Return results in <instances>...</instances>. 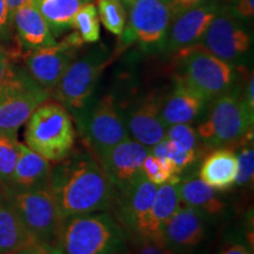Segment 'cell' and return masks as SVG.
I'll return each instance as SVG.
<instances>
[{"mask_svg": "<svg viewBox=\"0 0 254 254\" xmlns=\"http://www.w3.org/2000/svg\"><path fill=\"white\" fill-rule=\"evenodd\" d=\"M49 186L63 219L111 212L117 190L93 153L73 151L51 168Z\"/></svg>", "mask_w": 254, "mask_h": 254, "instance_id": "cell-1", "label": "cell"}, {"mask_svg": "<svg viewBox=\"0 0 254 254\" xmlns=\"http://www.w3.org/2000/svg\"><path fill=\"white\" fill-rule=\"evenodd\" d=\"M129 238L109 211L63 220L57 245L64 254H129Z\"/></svg>", "mask_w": 254, "mask_h": 254, "instance_id": "cell-2", "label": "cell"}, {"mask_svg": "<svg viewBox=\"0 0 254 254\" xmlns=\"http://www.w3.org/2000/svg\"><path fill=\"white\" fill-rule=\"evenodd\" d=\"M24 138L27 147L56 164L74 151L77 132L67 109L57 100H46L25 124Z\"/></svg>", "mask_w": 254, "mask_h": 254, "instance_id": "cell-3", "label": "cell"}, {"mask_svg": "<svg viewBox=\"0 0 254 254\" xmlns=\"http://www.w3.org/2000/svg\"><path fill=\"white\" fill-rule=\"evenodd\" d=\"M211 101L205 122L195 128L202 145L209 150L233 147L253 133L254 112L234 87Z\"/></svg>", "mask_w": 254, "mask_h": 254, "instance_id": "cell-4", "label": "cell"}, {"mask_svg": "<svg viewBox=\"0 0 254 254\" xmlns=\"http://www.w3.org/2000/svg\"><path fill=\"white\" fill-rule=\"evenodd\" d=\"M5 189L15 212L34 241L37 244L56 243L64 219L50 186L28 190Z\"/></svg>", "mask_w": 254, "mask_h": 254, "instance_id": "cell-5", "label": "cell"}, {"mask_svg": "<svg viewBox=\"0 0 254 254\" xmlns=\"http://www.w3.org/2000/svg\"><path fill=\"white\" fill-rule=\"evenodd\" d=\"M180 55L183 69L180 78L209 103L234 87L237 79L234 65L211 55L200 44L180 51Z\"/></svg>", "mask_w": 254, "mask_h": 254, "instance_id": "cell-6", "label": "cell"}, {"mask_svg": "<svg viewBox=\"0 0 254 254\" xmlns=\"http://www.w3.org/2000/svg\"><path fill=\"white\" fill-rule=\"evenodd\" d=\"M75 119L95 158L129 138L125 120L112 95L107 94L92 105L88 104Z\"/></svg>", "mask_w": 254, "mask_h": 254, "instance_id": "cell-7", "label": "cell"}, {"mask_svg": "<svg viewBox=\"0 0 254 254\" xmlns=\"http://www.w3.org/2000/svg\"><path fill=\"white\" fill-rule=\"evenodd\" d=\"M104 67L105 55L99 50L74 59L53 88L55 99L77 117L90 104Z\"/></svg>", "mask_w": 254, "mask_h": 254, "instance_id": "cell-8", "label": "cell"}, {"mask_svg": "<svg viewBox=\"0 0 254 254\" xmlns=\"http://www.w3.org/2000/svg\"><path fill=\"white\" fill-rule=\"evenodd\" d=\"M252 38L243 20L230 8H221L200 40V46L211 55L236 65L250 51Z\"/></svg>", "mask_w": 254, "mask_h": 254, "instance_id": "cell-9", "label": "cell"}, {"mask_svg": "<svg viewBox=\"0 0 254 254\" xmlns=\"http://www.w3.org/2000/svg\"><path fill=\"white\" fill-rule=\"evenodd\" d=\"M171 25L170 5L164 0H135L129 7L125 38L135 40L145 51L165 50Z\"/></svg>", "mask_w": 254, "mask_h": 254, "instance_id": "cell-10", "label": "cell"}, {"mask_svg": "<svg viewBox=\"0 0 254 254\" xmlns=\"http://www.w3.org/2000/svg\"><path fill=\"white\" fill-rule=\"evenodd\" d=\"M51 97L27 73L21 72L17 85L0 98V133L17 134L39 105Z\"/></svg>", "mask_w": 254, "mask_h": 254, "instance_id": "cell-11", "label": "cell"}, {"mask_svg": "<svg viewBox=\"0 0 254 254\" xmlns=\"http://www.w3.org/2000/svg\"><path fill=\"white\" fill-rule=\"evenodd\" d=\"M148 153L150 148L129 136L97 159L117 192H122L141 176L142 163Z\"/></svg>", "mask_w": 254, "mask_h": 254, "instance_id": "cell-12", "label": "cell"}, {"mask_svg": "<svg viewBox=\"0 0 254 254\" xmlns=\"http://www.w3.org/2000/svg\"><path fill=\"white\" fill-rule=\"evenodd\" d=\"M220 7L219 0H205L174 18L168 28L165 50L177 53L198 45Z\"/></svg>", "mask_w": 254, "mask_h": 254, "instance_id": "cell-13", "label": "cell"}, {"mask_svg": "<svg viewBox=\"0 0 254 254\" xmlns=\"http://www.w3.org/2000/svg\"><path fill=\"white\" fill-rule=\"evenodd\" d=\"M77 50L78 47L64 38L60 43L52 46L30 51L25 58L28 75L39 86L51 92L75 59Z\"/></svg>", "mask_w": 254, "mask_h": 254, "instance_id": "cell-14", "label": "cell"}, {"mask_svg": "<svg viewBox=\"0 0 254 254\" xmlns=\"http://www.w3.org/2000/svg\"><path fill=\"white\" fill-rule=\"evenodd\" d=\"M157 189L158 186L145 179L141 174L131 186L122 192H117L111 213L125 230L129 239L133 240L151 209Z\"/></svg>", "mask_w": 254, "mask_h": 254, "instance_id": "cell-15", "label": "cell"}, {"mask_svg": "<svg viewBox=\"0 0 254 254\" xmlns=\"http://www.w3.org/2000/svg\"><path fill=\"white\" fill-rule=\"evenodd\" d=\"M161 101L163 97L157 93L145 95L124 117L129 136L147 148L166 138L167 126L161 118Z\"/></svg>", "mask_w": 254, "mask_h": 254, "instance_id": "cell-16", "label": "cell"}, {"mask_svg": "<svg viewBox=\"0 0 254 254\" xmlns=\"http://www.w3.org/2000/svg\"><path fill=\"white\" fill-rule=\"evenodd\" d=\"M206 217L194 208L180 205L163 231L164 244L177 254L192 252L206 238Z\"/></svg>", "mask_w": 254, "mask_h": 254, "instance_id": "cell-17", "label": "cell"}, {"mask_svg": "<svg viewBox=\"0 0 254 254\" xmlns=\"http://www.w3.org/2000/svg\"><path fill=\"white\" fill-rule=\"evenodd\" d=\"M182 205L179 183H167L158 186L153 204L147 215L139 226L133 241H157L163 243V231L168 219Z\"/></svg>", "mask_w": 254, "mask_h": 254, "instance_id": "cell-18", "label": "cell"}, {"mask_svg": "<svg viewBox=\"0 0 254 254\" xmlns=\"http://www.w3.org/2000/svg\"><path fill=\"white\" fill-rule=\"evenodd\" d=\"M209 101L204 95L177 79L173 90L161 101V118L167 127L178 124H190L201 114Z\"/></svg>", "mask_w": 254, "mask_h": 254, "instance_id": "cell-19", "label": "cell"}, {"mask_svg": "<svg viewBox=\"0 0 254 254\" xmlns=\"http://www.w3.org/2000/svg\"><path fill=\"white\" fill-rule=\"evenodd\" d=\"M21 47L34 51L57 43L46 20L38 8L37 0H30L17 9L12 19Z\"/></svg>", "mask_w": 254, "mask_h": 254, "instance_id": "cell-20", "label": "cell"}, {"mask_svg": "<svg viewBox=\"0 0 254 254\" xmlns=\"http://www.w3.org/2000/svg\"><path fill=\"white\" fill-rule=\"evenodd\" d=\"M51 168L47 159L20 142L13 174L7 185L4 186L11 190H28L47 186Z\"/></svg>", "mask_w": 254, "mask_h": 254, "instance_id": "cell-21", "label": "cell"}, {"mask_svg": "<svg viewBox=\"0 0 254 254\" xmlns=\"http://www.w3.org/2000/svg\"><path fill=\"white\" fill-rule=\"evenodd\" d=\"M237 172L236 151L232 147H218L204 158L198 177L217 192H225L234 187Z\"/></svg>", "mask_w": 254, "mask_h": 254, "instance_id": "cell-22", "label": "cell"}, {"mask_svg": "<svg viewBox=\"0 0 254 254\" xmlns=\"http://www.w3.org/2000/svg\"><path fill=\"white\" fill-rule=\"evenodd\" d=\"M0 189V254H15L36 245L12 205L1 184Z\"/></svg>", "mask_w": 254, "mask_h": 254, "instance_id": "cell-23", "label": "cell"}, {"mask_svg": "<svg viewBox=\"0 0 254 254\" xmlns=\"http://www.w3.org/2000/svg\"><path fill=\"white\" fill-rule=\"evenodd\" d=\"M179 194L182 205L196 209L206 218L221 217L226 212V202L198 176L190 174L180 179Z\"/></svg>", "mask_w": 254, "mask_h": 254, "instance_id": "cell-24", "label": "cell"}, {"mask_svg": "<svg viewBox=\"0 0 254 254\" xmlns=\"http://www.w3.org/2000/svg\"><path fill=\"white\" fill-rule=\"evenodd\" d=\"M90 1L91 0H37V5L56 38L73 28V19L79 8Z\"/></svg>", "mask_w": 254, "mask_h": 254, "instance_id": "cell-25", "label": "cell"}, {"mask_svg": "<svg viewBox=\"0 0 254 254\" xmlns=\"http://www.w3.org/2000/svg\"><path fill=\"white\" fill-rule=\"evenodd\" d=\"M141 174L145 179L155 186L167 183H179L180 177L170 160L155 157L152 153L146 155L141 167Z\"/></svg>", "mask_w": 254, "mask_h": 254, "instance_id": "cell-26", "label": "cell"}, {"mask_svg": "<svg viewBox=\"0 0 254 254\" xmlns=\"http://www.w3.org/2000/svg\"><path fill=\"white\" fill-rule=\"evenodd\" d=\"M73 28L80 34L84 43H97L100 38V25L97 6L92 2L82 5L73 19Z\"/></svg>", "mask_w": 254, "mask_h": 254, "instance_id": "cell-27", "label": "cell"}, {"mask_svg": "<svg viewBox=\"0 0 254 254\" xmlns=\"http://www.w3.org/2000/svg\"><path fill=\"white\" fill-rule=\"evenodd\" d=\"M98 12L107 31L116 36H122L126 26V7L119 0H97Z\"/></svg>", "mask_w": 254, "mask_h": 254, "instance_id": "cell-28", "label": "cell"}, {"mask_svg": "<svg viewBox=\"0 0 254 254\" xmlns=\"http://www.w3.org/2000/svg\"><path fill=\"white\" fill-rule=\"evenodd\" d=\"M150 153L155 155V157L165 158L170 160L178 174L183 173L186 168L195 164L200 157V153L198 152H184L178 150L176 146L166 138L152 146L150 148Z\"/></svg>", "mask_w": 254, "mask_h": 254, "instance_id": "cell-29", "label": "cell"}, {"mask_svg": "<svg viewBox=\"0 0 254 254\" xmlns=\"http://www.w3.org/2000/svg\"><path fill=\"white\" fill-rule=\"evenodd\" d=\"M17 134L0 133V184L7 185L13 174L19 153Z\"/></svg>", "mask_w": 254, "mask_h": 254, "instance_id": "cell-30", "label": "cell"}, {"mask_svg": "<svg viewBox=\"0 0 254 254\" xmlns=\"http://www.w3.org/2000/svg\"><path fill=\"white\" fill-rule=\"evenodd\" d=\"M253 133H251L244 139L243 146L239 148L237 155L238 161V172L234 186L238 187H246L249 189L250 186L253 185L254 178V150H253Z\"/></svg>", "mask_w": 254, "mask_h": 254, "instance_id": "cell-31", "label": "cell"}, {"mask_svg": "<svg viewBox=\"0 0 254 254\" xmlns=\"http://www.w3.org/2000/svg\"><path fill=\"white\" fill-rule=\"evenodd\" d=\"M166 139L180 151L198 152V153H201L202 151V148L200 147L201 141H200L196 129L190 124H178V125L168 126Z\"/></svg>", "mask_w": 254, "mask_h": 254, "instance_id": "cell-32", "label": "cell"}, {"mask_svg": "<svg viewBox=\"0 0 254 254\" xmlns=\"http://www.w3.org/2000/svg\"><path fill=\"white\" fill-rule=\"evenodd\" d=\"M20 75L12 65L9 53L0 45V98L17 85Z\"/></svg>", "mask_w": 254, "mask_h": 254, "instance_id": "cell-33", "label": "cell"}, {"mask_svg": "<svg viewBox=\"0 0 254 254\" xmlns=\"http://www.w3.org/2000/svg\"><path fill=\"white\" fill-rule=\"evenodd\" d=\"M135 245L134 250H129V254H177L165 244L157 241H141L135 243Z\"/></svg>", "mask_w": 254, "mask_h": 254, "instance_id": "cell-34", "label": "cell"}, {"mask_svg": "<svg viewBox=\"0 0 254 254\" xmlns=\"http://www.w3.org/2000/svg\"><path fill=\"white\" fill-rule=\"evenodd\" d=\"M12 21L9 19L6 0H0V45L9 40ZM2 46V45H1Z\"/></svg>", "mask_w": 254, "mask_h": 254, "instance_id": "cell-35", "label": "cell"}, {"mask_svg": "<svg viewBox=\"0 0 254 254\" xmlns=\"http://www.w3.org/2000/svg\"><path fill=\"white\" fill-rule=\"evenodd\" d=\"M230 9L240 20H251L254 15V0H236V4Z\"/></svg>", "mask_w": 254, "mask_h": 254, "instance_id": "cell-36", "label": "cell"}, {"mask_svg": "<svg viewBox=\"0 0 254 254\" xmlns=\"http://www.w3.org/2000/svg\"><path fill=\"white\" fill-rule=\"evenodd\" d=\"M205 0H172L170 2V9H171V21L178 15L182 14L183 12L187 11V9L194 8L196 6L204 2Z\"/></svg>", "mask_w": 254, "mask_h": 254, "instance_id": "cell-37", "label": "cell"}, {"mask_svg": "<svg viewBox=\"0 0 254 254\" xmlns=\"http://www.w3.org/2000/svg\"><path fill=\"white\" fill-rule=\"evenodd\" d=\"M218 254H253L252 250L245 243L239 240H231L225 243Z\"/></svg>", "mask_w": 254, "mask_h": 254, "instance_id": "cell-38", "label": "cell"}, {"mask_svg": "<svg viewBox=\"0 0 254 254\" xmlns=\"http://www.w3.org/2000/svg\"><path fill=\"white\" fill-rule=\"evenodd\" d=\"M244 100L247 105V107L254 112V77L253 73H251V75L247 79L246 86H245V92L243 94Z\"/></svg>", "mask_w": 254, "mask_h": 254, "instance_id": "cell-39", "label": "cell"}, {"mask_svg": "<svg viewBox=\"0 0 254 254\" xmlns=\"http://www.w3.org/2000/svg\"><path fill=\"white\" fill-rule=\"evenodd\" d=\"M37 254H64L57 243H39L34 245Z\"/></svg>", "mask_w": 254, "mask_h": 254, "instance_id": "cell-40", "label": "cell"}, {"mask_svg": "<svg viewBox=\"0 0 254 254\" xmlns=\"http://www.w3.org/2000/svg\"><path fill=\"white\" fill-rule=\"evenodd\" d=\"M27 1H30V0H6V4H7V8H8V14H9V19H13V15L15 12H17V9L19 7H21L24 4H26Z\"/></svg>", "mask_w": 254, "mask_h": 254, "instance_id": "cell-41", "label": "cell"}, {"mask_svg": "<svg viewBox=\"0 0 254 254\" xmlns=\"http://www.w3.org/2000/svg\"><path fill=\"white\" fill-rule=\"evenodd\" d=\"M15 254H37V253H36V249H34V246H32L23 251H19V252H17Z\"/></svg>", "mask_w": 254, "mask_h": 254, "instance_id": "cell-42", "label": "cell"}, {"mask_svg": "<svg viewBox=\"0 0 254 254\" xmlns=\"http://www.w3.org/2000/svg\"><path fill=\"white\" fill-rule=\"evenodd\" d=\"M120 2H122V4L125 6V7H131V5L133 4V2L135 1V0H119Z\"/></svg>", "mask_w": 254, "mask_h": 254, "instance_id": "cell-43", "label": "cell"}, {"mask_svg": "<svg viewBox=\"0 0 254 254\" xmlns=\"http://www.w3.org/2000/svg\"><path fill=\"white\" fill-rule=\"evenodd\" d=\"M164 1H166V2H167V4H168V5H170V2H171V1H172V0H164Z\"/></svg>", "mask_w": 254, "mask_h": 254, "instance_id": "cell-44", "label": "cell"}]
</instances>
